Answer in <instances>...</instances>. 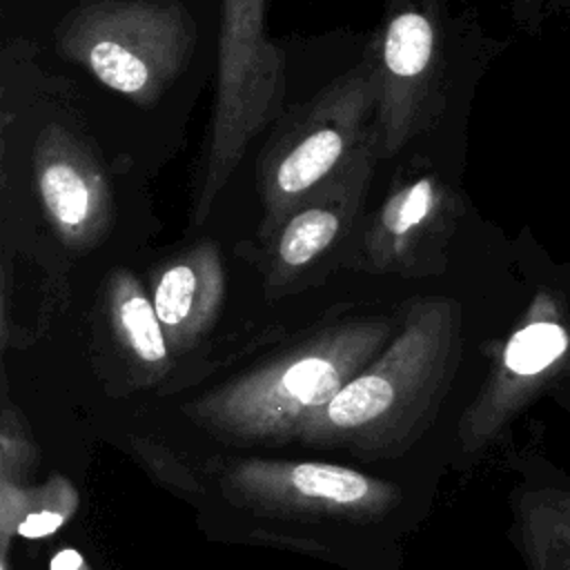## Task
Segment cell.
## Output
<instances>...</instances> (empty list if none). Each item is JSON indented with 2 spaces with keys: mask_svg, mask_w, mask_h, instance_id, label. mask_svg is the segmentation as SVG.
<instances>
[{
  "mask_svg": "<svg viewBox=\"0 0 570 570\" xmlns=\"http://www.w3.org/2000/svg\"><path fill=\"white\" fill-rule=\"evenodd\" d=\"M394 334V321L383 316L332 323L207 394L191 412L234 439L267 441L298 434L303 423L358 376Z\"/></svg>",
  "mask_w": 570,
  "mask_h": 570,
  "instance_id": "cell-1",
  "label": "cell"
},
{
  "mask_svg": "<svg viewBox=\"0 0 570 570\" xmlns=\"http://www.w3.org/2000/svg\"><path fill=\"white\" fill-rule=\"evenodd\" d=\"M456 309L443 298H416L383 352L354 376L321 412L312 414L298 436L321 443L374 439L403 419L421 416L441 392L452 365Z\"/></svg>",
  "mask_w": 570,
  "mask_h": 570,
  "instance_id": "cell-2",
  "label": "cell"
},
{
  "mask_svg": "<svg viewBox=\"0 0 570 570\" xmlns=\"http://www.w3.org/2000/svg\"><path fill=\"white\" fill-rule=\"evenodd\" d=\"M376 102L379 82L367 56L281 118L256 163L261 243L350 163L374 125Z\"/></svg>",
  "mask_w": 570,
  "mask_h": 570,
  "instance_id": "cell-3",
  "label": "cell"
},
{
  "mask_svg": "<svg viewBox=\"0 0 570 570\" xmlns=\"http://www.w3.org/2000/svg\"><path fill=\"white\" fill-rule=\"evenodd\" d=\"M58 51L138 107L187 69L196 27L178 0H82L58 24Z\"/></svg>",
  "mask_w": 570,
  "mask_h": 570,
  "instance_id": "cell-4",
  "label": "cell"
},
{
  "mask_svg": "<svg viewBox=\"0 0 570 570\" xmlns=\"http://www.w3.org/2000/svg\"><path fill=\"white\" fill-rule=\"evenodd\" d=\"M267 0H220L216 96L189 223L203 225L252 140L283 111L285 62L265 27Z\"/></svg>",
  "mask_w": 570,
  "mask_h": 570,
  "instance_id": "cell-5",
  "label": "cell"
},
{
  "mask_svg": "<svg viewBox=\"0 0 570 570\" xmlns=\"http://www.w3.org/2000/svg\"><path fill=\"white\" fill-rule=\"evenodd\" d=\"M439 0H385L372 62L379 82L374 125L381 156L403 151L439 114Z\"/></svg>",
  "mask_w": 570,
  "mask_h": 570,
  "instance_id": "cell-6",
  "label": "cell"
},
{
  "mask_svg": "<svg viewBox=\"0 0 570 570\" xmlns=\"http://www.w3.org/2000/svg\"><path fill=\"white\" fill-rule=\"evenodd\" d=\"M379 158H383L381 142L376 125H372L350 163L314 189L287 220L261 243L265 296L278 298L305 285L352 236Z\"/></svg>",
  "mask_w": 570,
  "mask_h": 570,
  "instance_id": "cell-7",
  "label": "cell"
},
{
  "mask_svg": "<svg viewBox=\"0 0 570 570\" xmlns=\"http://www.w3.org/2000/svg\"><path fill=\"white\" fill-rule=\"evenodd\" d=\"M454 209L456 203L434 174L401 176L361 220L343 267L401 278L439 274Z\"/></svg>",
  "mask_w": 570,
  "mask_h": 570,
  "instance_id": "cell-8",
  "label": "cell"
},
{
  "mask_svg": "<svg viewBox=\"0 0 570 570\" xmlns=\"http://www.w3.org/2000/svg\"><path fill=\"white\" fill-rule=\"evenodd\" d=\"M33 187L56 238L73 252L98 247L114 227L111 183L82 138L58 122L33 145Z\"/></svg>",
  "mask_w": 570,
  "mask_h": 570,
  "instance_id": "cell-9",
  "label": "cell"
},
{
  "mask_svg": "<svg viewBox=\"0 0 570 570\" xmlns=\"http://www.w3.org/2000/svg\"><path fill=\"white\" fill-rule=\"evenodd\" d=\"M229 483L243 499L287 512L361 517L392 503V488L379 479L316 461H245Z\"/></svg>",
  "mask_w": 570,
  "mask_h": 570,
  "instance_id": "cell-10",
  "label": "cell"
},
{
  "mask_svg": "<svg viewBox=\"0 0 570 570\" xmlns=\"http://www.w3.org/2000/svg\"><path fill=\"white\" fill-rule=\"evenodd\" d=\"M149 296L174 354L194 347L216 323L225 298V267L216 243L200 240L165 261L149 278Z\"/></svg>",
  "mask_w": 570,
  "mask_h": 570,
  "instance_id": "cell-11",
  "label": "cell"
},
{
  "mask_svg": "<svg viewBox=\"0 0 570 570\" xmlns=\"http://www.w3.org/2000/svg\"><path fill=\"white\" fill-rule=\"evenodd\" d=\"M107 314L120 347L142 367L163 370L169 363V343L149 292L129 269H114L107 278Z\"/></svg>",
  "mask_w": 570,
  "mask_h": 570,
  "instance_id": "cell-12",
  "label": "cell"
},
{
  "mask_svg": "<svg viewBox=\"0 0 570 570\" xmlns=\"http://www.w3.org/2000/svg\"><path fill=\"white\" fill-rule=\"evenodd\" d=\"M568 347V336L557 323L548 321H534L519 332L510 336V341L503 347V374L505 381L501 383V390L494 394H488L481 403H488L497 399L503 390L512 385V381H528L532 376H539L546 372Z\"/></svg>",
  "mask_w": 570,
  "mask_h": 570,
  "instance_id": "cell-13",
  "label": "cell"
},
{
  "mask_svg": "<svg viewBox=\"0 0 570 570\" xmlns=\"http://www.w3.org/2000/svg\"><path fill=\"white\" fill-rule=\"evenodd\" d=\"M528 550L534 570H570V497L532 503Z\"/></svg>",
  "mask_w": 570,
  "mask_h": 570,
  "instance_id": "cell-14",
  "label": "cell"
},
{
  "mask_svg": "<svg viewBox=\"0 0 570 570\" xmlns=\"http://www.w3.org/2000/svg\"><path fill=\"white\" fill-rule=\"evenodd\" d=\"M69 512H71L69 508H53V505L36 508L18 521L16 534H20L24 539H42V537L56 532L67 521Z\"/></svg>",
  "mask_w": 570,
  "mask_h": 570,
  "instance_id": "cell-15",
  "label": "cell"
},
{
  "mask_svg": "<svg viewBox=\"0 0 570 570\" xmlns=\"http://www.w3.org/2000/svg\"><path fill=\"white\" fill-rule=\"evenodd\" d=\"M49 570H89V568H87L85 559L78 554V550L65 548V550H60V552L51 559Z\"/></svg>",
  "mask_w": 570,
  "mask_h": 570,
  "instance_id": "cell-16",
  "label": "cell"
},
{
  "mask_svg": "<svg viewBox=\"0 0 570 570\" xmlns=\"http://www.w3.org/2000/svg\"><path fill=\"white\" fill-rule=\"evenodd\" d=\"M2 570H7V563H2Z\"/></svg>",
  "mask_w": 570,
  "mask_h": 570,
  "instance_id": "cell-17",
  "label": "cell"
}]
</instances>
